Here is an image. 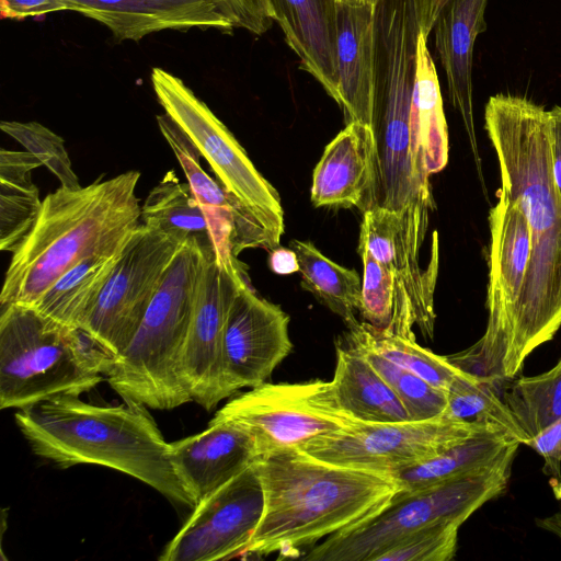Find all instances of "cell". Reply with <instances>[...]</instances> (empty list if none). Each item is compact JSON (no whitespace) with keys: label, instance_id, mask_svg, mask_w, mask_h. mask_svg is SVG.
I'll list each match as a JSON object with an SVG mask.
<instances>
[{"label":"cell","instance_id":"obj_1","mask_svg":"<svg viewBox=\"0 0 561 561\" xmlns=\"http://www.w3.org/2000/svg\"><path fill=\"white\" fill-rule=\"evenodd\" d=\"M485 130L494 148L501 188L524 213L530 257L500 381L515 378L527 357L561 327V197L551 171L549 114L518 95L490 96Z\"/></svg>","mask_w":561,"mask_h":561},{"label":"cell","instance_id":"obj_2","mask_svg":"<svg viewBox=\"0 0 561 561\" xmlns=\"http://www.w3.org/2000/svg\"><path fill=\"white\" fill-rule=\"evenodd\" d=\"M254 465L264 510L243 558H297L373 517L400 491L390 473L325 462L298 449L261 456Z\"/></svg>","mask_w":561,"mask_h":561},{"label":"cell","instance_id":"obj_3","mask_svg":"<svg viewBox=\"0 0 561 561\" xmlns=\"http://www.w3.org/2000/svg\"><path fill=\"white\" fill-rule=\"evenodd\" d=\"M124 401L98 405L66 394L19 410L14 419L36 456L61 468L88 463L115 469L194 508L172 465L170 443L147 407Z\"/></svg>","mask_w":561,"mask_h":561},{"label":"cell","instance_id":"obj_4","mask_svg":"<svg viewBox=\"0 0 561 561\" xmlns=\"http://www.w3.org/2000/svg\"><path fill=\"white\" fill-rule=\"evenodd\" d=\"M140 173L48 194L32 229L12 252L1 307L32 306L60 276L93 255L121 250L141 225Z\"/></svg>","mask_w":561,"mask_h":561},{"label":"cell","instance_id":"obj_5","mask_svg":"<svg viewBox=\"0 0 561 561\" xmlns=\"http://www.w3.org/2000/svg\"><path fill=\"white\" fill-rule=\"evenodd\" d=\"M204 259L197 242L180 245L134 339L113 357L105 377L124 400L158 410L192 401L182 366Z\"/></svg>","mask_w":561,"mask_h":561},{"label":"cell","instance_id":"obj_6","mask_svg":"<svg viewBox=\"0 0 561 561\" xmlns=\"http://www.w3.org/2000/svg\"><path fill=\"white\" fill-rule=\"evenodd\" d=\"M112 359L80 329L61 325L31 306L1 307V409L22 410L87 392L103 381Z\"/></svg>","mask_w":561,"mask_h":561},{"label":"cell","instance_id":"obj_7","mask_svg":"<svg viewBox=\"0 0 561 561\" xmlns=\"http://www.w3.org/2000/svg\"><path fill=\"white\" fill-rule=\"evenodd\" d=\"M519 443L492 466L428 488L399 491L380 512L335 533L302 557L309 561H374L402 538L432 525L461 526L486 502L507 489Z\"/></svg>","mask_w":561,"mask_h":561},{"label":"cell","instance_id":"obj_8","mask_svg":"<svg viewBox=\"0 0 561 561\" xmlns=\"http://www.w3.org/2000/svg\"><path fill=\"white\" fill-rule=\"evenodd\" d=\"M150 79L164 113L193 141L220 185L247 207L279 244L285 227L276 188L254 167L228 127L179 77L154 67Z\"/></svg>","mask_w":561,"mask_h":561},{"label":"cell","instance_id":"obj_9","mask_svg":"<svg viewBox=\"0 0 561 561\" xmlns=\"http://www.w3.org/2000/svg\"><path fill=\"white\" fill-rule=\"evenodd\" d=\"M489 211L488 322L469 348L446 356L457 368L499 385L530 257V230L520 208L500 187Z\"/></svg>","mask_w":561,"mask_h":561},{"label":"cell","instance_id":"obj_10","mask_svg":"<svg viewBox=\"0 0 561 561\" xmlns=\"http://www.w3.org/2000/svg\"><path fill=\"white\" fill-rule=\"evenodd\" d=\"M494 426L446 415L423 421L356 422L309 440L300 451L334 465L391 473Z\"/></svg>","mask_w":561,"mask_h":561},{"label":"cell","instance_id":"obj_11","mask_svg":"<svg viewBox=\"0 0 561 561\" xmlns=\"http://www.w3.org/2000/svg\"><path fill=\"white\" fill-rule=\"evenodd\" d=\"M244 427L255 439L260 457L300 450L309 440L357 421L335 402L331 382H263L229 400L215 415Z\"/></svg>","mask_w":561,"mask_h":561},{"label":"cell","instance_id":"obj_12","mask_svg":"<svg viewBox=\"0 0 561 561\" xmlns=\"http://www.w3.org/2000/svg\"><path fill=\"white\" fill-rule=\"evenodd\" d=\"M180 245L140 225L127 239L82 330L113 357L130 344Z\"/></svg>","mask_w":561,"mask_h":561},{"label":"cell","instance_id":"obj_13","mask_svg":"<svg viewBox=\"0 0 561 561\" xmlns=\"http://www.w3.org/2000/svg\"><path fill=\"white\" fill-rule=\"evenodd\" d=\"M431 211L421 206L403 211L371 207L363 213L358 240L391 271L405 310L426 340L434 336V293L439 263L438 234L434 231L430 262L426 268L421 266V248Z\"/></svg>","mask_w":561,"mask_h":561},{"label":"cell","instance_id":"obj_14","mask_svg":"<svg viewBox=\"0 0 561 561\" xmlns=\"http://www.w3.org/2000/svg\"><path fill=\"white\" fill-rule=\"evenodd\" d=\"M263 488L255 465L202 499L160 561L241 558L262 517Z\"/></svg>","mask_w":561,"mask_h":561},{"label":"cell","instance_id":"obj_15","mask_svg":"<svg viewBox=\"0 0 561 561\" xmlns=\"http://www.w3.org/2000/svg\"><path fill=\"white\" fill-rule=\"evenodd\" d=\"M248 280L247 275L222 268L214 251L205 254L182 371L192 401L206 411L231 396L225 375V330L237 291Z\"/></svg>","mask_w":561,"mask_h":561},{"label":"cell","instance_id":"obj_16","mask_svg":"<svg viewBox=\"0 0 561 561\" xmlns=\"http://www.w3.org/2000/svg\"><path fill=\"white\" fill-rule=\"evenodd\" d=\"M157 123L204 214L218 264L233 275H245L237 259L241 251H271L279 244L247 207L203 170L198 149L168 114L158 115Z\"/></svg>","mask_w":561,"mask_h":561},{"label":"cell","instance_id":"obj_17","mask_svg":"<svg viewBox=\"0 0 561 561\" xmlns=\"http://www.w3.org/2000/svg\"><path fill=\"white\" fill-rule=\"evenodd\" d=\"M289 316L243 282L232 301L224 340L226 382L230 394L265 382L291 353Z\"/></svg>","mask_w":561,"mask_h":561},{"label":"cell","instance_id":"obj_18","mask_svg":"<svg viewBox=\"0 0 561 561\" xmlns=\"http://www.w3.org/2000/svg\"><path fill=\"white\" fill-rule=\"evenodd\" d=\"M67 11L98 21L116 41L138 42L156 32L217 30L232 33L237 20L225 0H64Z\"/></svg>","mask_w":561,"mask_h":561},{"label":"cell","instance_id":"obj_19","mask_svg":"<svg viewBox=\"0 0 561 561\" xmlns=\"http://www.w3.org/2000/svg\"><path fill=\"white\" fill-rule=\"evenodd\" d=\"M170 458L180 481L197 504L251 467L260 451L244 427L214 416L203 432L170 443Z\"/></svg>","mask_w":561,"mask_h":561},{"label":"cell","instance_id":"obj_20","mask_svg":"<svg viewBox=\"0 0 561 561\" xmlns=\"http://www.w3.org/2000/svg\"><path fill=\"white\" fill-rule=\"evenodd\" d=\"M377 150L373 128L347 123L325 147L317 163L310 190L314 207L376 206Z\"/></svg>","mask_w":561,"mask_h":561},{"label":"cell","instance_id":"obj_21","mask_svg":"<svg viewBox=\"0 0 561 561\" xmlns=\"http://www.w3.org/2000/svg\"><path fill=\"white\" fill-rule=\"evenodd\" d=\"M486 4L488 0H449L439 11L433 26L435 48L446 75L449 101L462 118L485 196L473 119L472 64L476 39L486 28Z\"/></svg>","mask_w":561,"mask_h":561},{"label":"cell","instance_id":"obj_22","mask_svg":"<svg viewBox=\"0 0 561 561\" xmlns=\"http://www.w3.org/2000/svg\"><path fill=\"white\" fill-rule=\"evenodd\" d=\"M374 4L337 2V83L345 123L373 128L374 116Z\"/></svg>","mask_w":561,"mask_h":561},{"label":"cell","instance_id":"obj_23","mask_svg":"<svg viewBox=\"0 0 561 561\" xmlns=\"http://www.w3.org/2000/svg\"><path fill=\"white\" fill-rule=\"evenodd\" d=\"M275 22L298 57L299 68L316 79L337 105V0H271Z\"/></svg>","mask_w":561,"mask_h":561},{"label":"cell","instance_id":"obj_24","mask_svg":"<svg viewBox=\"0 0 561 561\" xmlns=\"http://www.w3.org/2000/svg\"><path fill=\"white\" fill-rule=\"evenodd\" d=\"M330 382L340 409L357 422L411 421L394 391L345 335L336 344V365Z\"/></svg>","mask_w":561,"mask_h":561},{"label":"cell","instance_id":"obj_25","mask_svg":"<svg viewBox=\"0 0 561 561\" xmlns=\"http://www.w3.org/2000/svg\"><path fill=\"white\" fill-rule=\"evenodd\" d=\"M515 443L519 442L506 431L494 426L434 457L390 474L402 492L428 488L492 466Z\"/></svg>","mask_w":561,"mask_h":561},{"label":"cell","instance_id":"obj_26","mask_svg":"<svg viewBox=\"0 0 561 561\" xmlns=\"http://www.w3.org/2000/svg\"><path fill=\"white\" fill-rule=\"evenodd\" d=\"M125 245V244H124ZM123 248L90 256L60 276L31 307L71 329H81L92 312Z\"/></svg>","mask_w":561,"mask_h":561},{"label":"cell","instance_id":"obj_27","mask_svg":"<svg viewBox=\"0 0 561 561\" xmlns=\"http://www.w3.org/2000/svg\"><path fill=\"white\" fill-rule=\"evenodd\" d=\"M43 165L28 151L0 150V249L13 252L32 229L42 202L32 171Z\"/></svg>","mask_w":561,"mask_h":561},{"label":"cell","instance_id":"obj_28","mask_svg":"<svg viewBox=\"0 0 561 561\" xmlns=\"http://www.w3.org/2000/svg\"><path fill=\"white\" fill-rule=\"evenodd\" d=\"M141 224L179 244L197 242L204 253L215 251L204 214L188 185L169 172L141 206Z\"/></svg>","mask_w":561,"mask_h":561},{"label":"cell","instance_id":"obj_29","mask_svg":"<svg viewBox=\"0 0 561 561\" xmlns=\"http://www.w3.org/2000/svg\"><path fill=\"white\" fill-rule=\"evenodd\" d=\"M428 34L417 42V62L412 121L427 173L442 171L448 162V129L438 76L427 47Z\"/></svg>","mask_w":561,"mask_h":561},{"label":"cell","instance_id":"obj_30","mask_svg":"<svg viewBox=\"0 0 561 561\" xmlns=\"http://www.w3.org/2000/svg\"><path fill=\"white\" fill-rule=\"evenodd\" d=\"M289 247L298 257L301 287L340 316L347 328L357 324L355 313L362 294L358 273L333 262L309 241L295 239Z\"/></svg>","mask_w":561,"mask_h":561},{"label":"cell","instance_id":"obj_31","mask_svg":"<svg viewBox=\"0 0 561 561\" xmlns=\"http://www.w3.org/2000/svg\"><path fill=\"white\" fill-rule=\"evenodd\" d=\"M502 400L525 434L527 444L561 417V362L546 373L506 381Z\"/></svg>","mask_w":561,"mask_h":561},{"label":"cell","instance_id":"obj_32","mask_svg":"<svg viewBox=\"0 0 561 561\" xmlns=\"http://www.w3.org/2000/svg\"><path fill=\"white\" fill-rule=\"evenodd\" d=\"M357 251L364 271L358 313L376 328L415 340L414 323L405 310L393 274L364 244L358 243Z\"/></svg>","mask_w":561,"mask_h":561},{"label":"cell","instance_id":"obj_33","mask_svg":"<svg viewBox=\"0 0 561 561\" xmlns=\"http://www.w3.org/2000/svg\"><path fill=\"white\" fill-rule=\"evenodd\" d=\"M347 329L389 362L445 391L451 381L462 373L446 356L437 355L422 347L415 340L376 328L365 321Z\"/></svg>","mask_w":561,"mask_h":561},{"label":"cell","instance_id":"obj_34","mask_svg":"<svg viewBox=\"0 0 561 561\" xmlns=\"http://www.w3.org/2000/svg\"><path fill=\"white\" fill-rule=\"evenodd\" d=\"M499 386L490 379L462 371L446 390L447 408L444 415L492 423L527 445L525 434L499 394Z\"/></svg>","mask_w":561,"mask_h":561},{"label":"cell","instance_id":"obj_35","mask_svg":"<svg viewBox=\"0 0 561 561\" xmlns=\"http://www.w3.org/2000/svg\"><path fill=\"white\" fill-rule=\"evenodd\" d=\"M345 336L356 345L402 402L411 421H423L444 415L446 391L432 386L421 377L389 362L362 341L351 330Z\"/></svg>","mask_w":561,"mask_h":561},{"label":"cell","instance_id":"obj_36","mask_svg":"<svg viewBox=\"0 0 561 561\" xmlns=\"http://www.w3.org/2000/svg\"><path fill=\"white\" fill-rule=\"evenodd\" d=\"M0 128L54 173L61 186H81L60 136L37 122L2 121Z\"/></svg>","mask_w":561,"mask_h":561},{"label":"cell","instance_id":"obj_37","mask_svg":"<svg viewBox=\"0 0 561 561\" xmlns=\"http://www.w3.org/2000/svg\"><path fill=\"white\" fill-rule=\"evenodd\" d=\"M456 524L422 528L380 552L374 561H449L457 551Z\"/></svg>","mask_w":561,"mask_h":561},{"label":"cell","instance_id":"obj_38","mask_svg":"<svg viewBox=\"0 0 561 561\" xmlns=\"http://www.w3.org/2000/svg\"><path fill=\"white\" fill-rule=\"evenodd\" d=\"M232 11L238 28L261 36L275 22L271 0H225Z\"/></svg>","mask_w":561,"mask_h":561},{"label":"cell","instance_id":"obj_39","mask_svg":"<svg viewBox=\"0 0 561 561\" xmlns=\"http://www.w3.org/2000/svg\"><path fill=\"white\" fill-rule=\"evenodd\" d=\"M527 446L543 459V472L553 480H560L561 417L531 438Z\"/></svg>","mask_w":561,"mask_h":561},{"label":"cell","instance_id":"obj_40","mask_svg":"<svg viewBox=\"0 0 561 561\" xmlns=\"http://www.w3.org/2000/svg\"><path fill=\"white\" fill-rule=\"evenodd\" d=\"M57 11H67L64 0H0L1 19L21 21Z\"/></svg>","mask_w":561,"mask_h":561},{"label":"cell","instance_id":"obj_41","mask_svg":"<svg viewBox=\"0 0 561 561\" xmlns=\"http://www.w3.org/2000/svg\"><path fill=\"white\" fill-rule=\"evenodd\" d=\"M551 151V171L556 187L561 197V106L548 111Z\"/></svg>","mask_w":561,"mask_h":561},{"label":"cell","instance_id":"obj_42","mask_svg":"<svg viewBox=\"0 0 561 561\" xmlns=\"http://www.w3.org/2000/svg\"><path fill=\"white\" fill-rule=\"evenodd\" d=\"M268 265L278 275H289L299 272L297 254L293 249L280 248L271 250Z\"/></svg>","mask_w":561,"mask_h":561},{"label":"cell","instance_id":"obj_43","mask_svg":"<svg viewBox=\"0 0 561 561\" xmlns=\"http://www.w3.org/2000/svg\"><path fill=\"white\" fill-rule=\"evenodd\" d=\"M536 525L561 539V510L547 517L537 518Z\"/></svg>","mask_w":561,"mask_h":561},{"label":"cell","instance_id":"obj_44","mask_svg":"<svg viewBox=\"0 0 561 561\" xmlns=\"http://www.w3.org/2000/svg\"><path fill=\"white\" fill-rule=\"evenodd\" d=\"M449 0H430L431 2V12L434 21L436 20L439 11L448 2Z\"/></svg>","mask_w":561,"mask_h":561},{"label":"cell","instance_id":"obj_45","mask_svg":"<svg viewBox=\"0 0 561 561\" xmlns=\"http://www.w3.org/2000/svg\"><path fill=\"white\" fill-rule=\"evenodd\" d=\"M337 1H352V2L365 3V2H375L376 0H337Z\"/></svg>","mask_w":561,"mask_h":561},{"label":"cell","instance_id":"obj_46","mask_svg":"<svg viewBox=\"0 0 561 561\" xmlns=\"http://www.w3.org/2000/svg\"><path fill=\"white\" fill-rule=\"evenodd\" d=\"M559 360L561 362V358Z\"/></svg>","mask_w":561,"mask_h":561}]
</instances>
